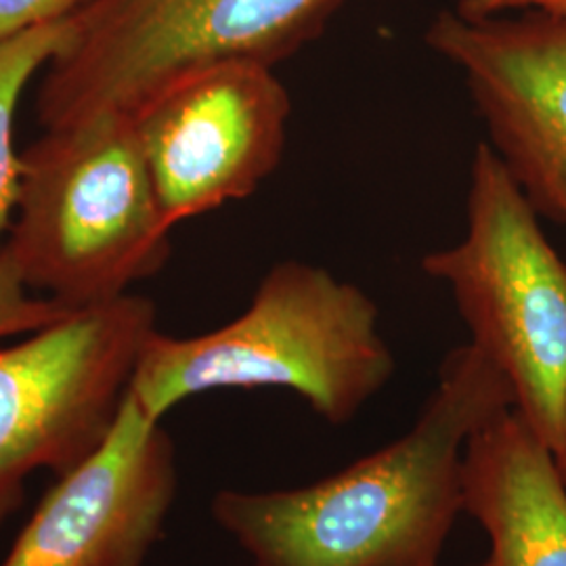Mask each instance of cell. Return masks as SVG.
Wrapping results in <instances>:
<instances>
[{"label": "cell", "mask_w": 566, "mask_h": 566, "mask_svg": "<svg viewBox=\"0 0 566 566\" xmlns=\"http://www.w3.org/2000/svg\"><path fill=\"white\" fill-rule=\"evenodd\" d=\"M446 283L470 343L506 376L514 409L552 451L566 426V259L489 143L474 149L465 233L422 259Z\"/></svg>", "instance_id": "5b68a950"}, {"label": "cell", "mask_w": 566, "mask_h": 566, "mask_svg": "<svg viewBox=\"0 0 566 566\" xmlns=\"http://www.w3.org/2000/svg\"><path fill=\"white\" fill-rule=\"evenodd\" d=\"M135 120L102 114L44 130L21 154L4 252L25 285L67 308L109 303L170 256Z\"/></svg>", "instance_id": "3957f363"}, {"label": "cell", "mask_w": 566, "mask_h": 566, "mask_svg": "<svg viewBox=\"0 0 566 566\" xmlns=\"http://www.w3.org/2000/svg\"><path fill=\"white\" fill-rule=\"evenodd\" d=\"M70 311L74 308L32 292L21 280L11 256L4 250L0 252V343L36 332Z\"/></svg>", "instance_id": "7c38bea8"}, {"label": "cell", "mask_w": 566, "mask_h": 566, "mask_svg": "<svg viewBox=\"0 0 566 566\" xmlns=\"http://www.w3.org/2000/svg\"><path fill=\"white\" fill-rule=\"evenodd\" d=\"M464 514L489 537L485 566H566V485L554 451L516 409L464 453Z\"/></svg>", "instance_id": "30bf717a"}, {"label": "cell", "mask_w": 566, "mask_h": 566, "mask_svg": "<svg viewBox=\"0 0 566 566\" xmlns=\"http://www.w3.org/2000/svg\"><path fill=\"white\" fill-rule=\"evenodd\" d=\"M554 458H556V465H558V470H560V476H563V481H565L566 485V426L565 437H563V441H560L558 449L554 451Z\"/></svg>", "instance_id": "9a60e30c"}, {"label": "cell", "mask_w": 566, "mask_h": 566, "mask_svg": "<svg viewBox=\"0 0 566 566\" xmlns=\"http://www.w3.org/2000/svg\"><path fill=\"white\" fill-rule=\"evenodd\" d=\"M465 20H486L506 11H547L566 13V0H458L453 9Z\"/></svg>", "instance_id": "5bb4252c"}, {"label": "cell", "mask_w": 566, "mask_h": 566, "mask_svg": "<svg viewBox=\"0 0 566 566\" xmlns=\"http://www.w3.org/2000/svg\"><path fill=\"white\" fill-rule=\"evenodd\" d=\"M506 409V376L462 344L399 439L311 485L219 491L212 518L252 566H439L464 514L465 446Z\"/></svg>", "instance_id": "6da1fadb"}, {"label": "cell", "mask_w": 566, "mask_h": 566, "mask_svg": "<svg viewBox=\"0 0 566 566\" xmlns=\"http://www.w3.org/2000/svg\"><path fill=\"white\" fill-rule=\"evenodd\" d=\"M481 566H485V565H481Z\"/></svg>", "instance_id": "2e32d148"}, {"label": "cell", "mask_w": 566, "mask_h": 566, "mask_svg": "<svg viewBox=\"0 0 566 566\" xmlns=\"http://www.w3.org/2000/svg\"><path fill=\"white\" fill-rule=\"evenodd\" d=\"M74 20L49 21L0 39V252L20 198L21 154L15 149V118L30 81L60 55L72 39Z\"/></svg>", "instance_id": "8fae6325"}, {"label": "cell", "mask_w": 566, "mask_h": 566, "mask_svg": "<svg viewBox=\"0 0 566 566\" xmlns=\"http://www.w3.org/2000/svg\"><path fill=\"white\" fill-rule=\"evenodd\" d=\"M93 0H0V39L76 15Z\"/></svg>", "instance_id": "4fadbf2b"}, {"label": "cell", "mask_w": 566, "mask_h": 566, "mask_svg": "<svg viewBox=\"0 0 566 566\" xmlns=\"http://www.w3.org/2000/svg\"><path fill=\"white\" fill-rule=\"evenodd\" d=\"M426 44L462 72L489 147L537 214L566 224V13L441 11Z\"/></svg>", "instance_id": "ba28073f"}, {"label": "cell", "mask_w": 566, "mask_h": 566, "mask_svg": "<svg viewBox=\"0 0 566 566\" xmlns=\"http://www.w3.org/2000/svg\"><path fill=\"white\" fill-rule=\"evenodd\" d=\"M380 308L324 266L282 261L233 322L189 338H149L130 397L163 422L177 405L223 388H285L329 424L350 422L395 374Z\"/></svg>", "instance_id": "7a4b0ae2"}, {"label": "cell", "mask_w": 566, "mask_h": 566, "mask_svg": "<svg viewBox=\"0 0 566 566\" xmlns=\"http://www.w3.org/2000/svg\"><path fill=\"white\" fill-rule=\"evenodd\" d=\"M177 486L170 434L126 392L105 441L57 476L0 566H145Z\"/></svg>", "instance_id": "9c48e42d"}, {"label": "cell", "mask_w": 566, "mask_h": 566, "mask_svg": "<svg viewBox=\"0 0 566 566\" xmlns=\"http://www.w3.org/2000/svg\"><path fill=\"white\" fill-rule=\"evenodd\" d=\"M156 332V304L124 294L0 346V525L30 474L60 476L102 446Z\"/></svg>", "instance_id": "8992f818"}, {"label": "cell", "mask_w": 566, "mask_h": 566, "mask_svg": "<svg viewBox=\"0 0 566 566\" xmlns=\"http://www.w3.org/2000/svg\"><path fill=\"white\" fill-rule=\"evenodd\" d=\"M292 99L275 67H203L133 116L164 219L177 224L252 196L280 166Z\"/></svg>", "instance_id": "52a82bcc"}, {"label": "cell", "mask_w": 566, "mask_h": 566, "mask_svg": "<svg viewBox=\"0 0 566 566\" xmlns=\"http://www.w3.org/2000/svg\"><path fill=\"white\" fill-rule=\"evenodd\" d=\"M348 0H93L46 65L44 130L135 116L172 82L227 61L275 67L317 41Z\"/></svg>", "instance_id": "277c9868"}]
</instances>
